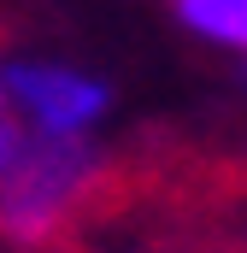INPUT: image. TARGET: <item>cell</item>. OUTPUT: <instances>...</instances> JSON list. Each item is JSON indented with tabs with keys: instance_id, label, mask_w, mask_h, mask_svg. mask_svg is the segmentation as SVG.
Wrapping results in <instances>:
<instances>
[{
	"instance_id": "cell-1",
	"label": "cell",
	"mask_w": 247,
	"mask_h": 253,
	"mask_svg": "<svg viewBox=\"0 0 247 253\" xmlns=\"http://www.w3.org/2000/svg\"><path fill=\"white\" fill-rule=\"evenodd\" d=\"M94 183H100L94 141H65V135H36L30 129L18 159L0 171V236L47 242L82 206V194Z\"/></svg>"
},
{
	"instance_id": "cell-2",
	"label": "cell",
	"mask_w": 247,
	"mask_h": 253,
	"mask_svg": "<svg viewBox=\"0 0 247 253\" xmlns=\"http://www.w3.org/2000/svg\"><path fill=\"white\" fill-rule=\"evenodd\" d=\"M6 88V112L18 124H30L36 135H65V141H88L100 118L112 112V88L77 65L53 59H18L0 71Z\"/></svg>"
},
{
	"instance_id": "cell-3",
	"label": "cell",
	"mask_w": 247,
	"mask_h": 253,
	"mask_svg": "<svg viewBox=\"0 0 247 253\" xmlns=\"http://www.w3.org/2000/svg\"><path fill=\"white\" fill-rule=\"evenodd\" d=\"M171 12L188 36L224 53H247V0H171Z\"/></svg>"
},
{
	"instance_id": "cell-4",
	"label": "cell",
	"mask_w": 247,
	"mask_h": 253,
	"mask_svg": "<svg viewBox=\"0 0 247 253\" xmlns=\"http://www.w3.org/2000/svg\"><path fill=\"white\" fill-rule=\"evenodd\" d=\"M0 112H6V88H0Z\"/></svg>"
}]
</instances>
